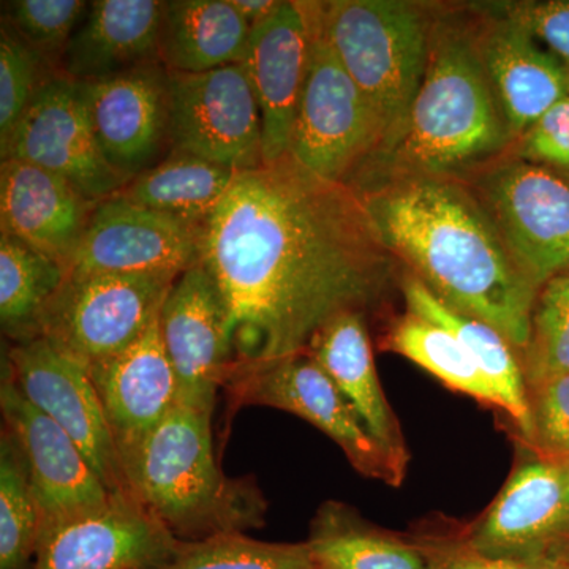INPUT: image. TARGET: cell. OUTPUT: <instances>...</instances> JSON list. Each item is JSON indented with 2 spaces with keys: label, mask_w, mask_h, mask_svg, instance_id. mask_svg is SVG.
<instances>
[{
  "label": "cell",
  "mask_w": 569,
  "mask_h": 569,
  "mask_svg": "<svg viewBox=\"0 0 569 569\" xmlns=\"http://www.w3.org/2000/svg\"><path fill=\"white\" fill-rule=\"evenodd\" d=\"M200 263L227 309L230 378L307 353L343 313L367 316L397 266L361 198L290 153L238 171L204 223Z\"/></svg>",
  "instance_id": "cell-1"
},
{
  "label": "cell",
  "mask_w": 569,
  "mask_h": 569,
  "mask_svg": "<svg viewBox=\"0 0 569 569\" xmlns=\"http://www.w3.org/2000/svg\"><path fill=\"white\" fill-rule=\"evenodd\" d=\"M358 197L397 263L445 305L492 326L523 353L539 288L462 179H397Z\"/></svg>",
  "instance_id": "cell-2"
},
{
  "label": "cell",
  "mask_w": 569,
  "mask_h": 569,
  "mask_svg": "<svg viewBox=\"0 0 569 569\" xmlns=\"http://www.w3.org/2000/svg\"><path fill=\"white\" fill-rule=\"evenodd\" d=\"M515 144L475 43L470 6L437 7L429 62L397 140L356 168V194L397 179L462 178Z\"/></svg>",
  "instance_id": "cell-3"
},
{
  "label": "cell",
  "mask_w": 569,
  "mask_h": 569,
  "mask_svg": "<svg viewBox=\"0 0 569 569\" xmlns=\"http://www.w3.org/2000/svg\"><path fill=\"white\" fill-rule=\"evenodd\" d=\"M211 418L178 403L121 456L130 496L181 541L261 529L268 512L254 479L220 468Z\"/></svg>",
  "instance_id": "cell-4"
},
{
  "label": "cell",
  "mask_w": 569,
  "mask_h": 569,
  "mask_svg": "<svg viewBox=\"0 0 569 569\" xmlns=\"http://www.w3.org/2000/svg\"><path fill=\"white\" fill-rule=\"evenodd\" d=\"M437 7L408 0L317 2L325 39L376 114L381 134L376 152L389 148L406 126L426 77Z\"/></svg>",
  "instance_id": "cell-5"
},
{
  "label": "cell",
  "mask_w": 569,
  "mask_h": 569,
  "mask_svg": "<svg viewBox=\"0 0 569 569\" xmlns=\"http://www.w3.org/2000/svg\"><path fill=\"white\" fill-rule=\"evenodd\" d=\"M516 263L541 290L569 272V179L511 152L462 176Z\"/></svg>",
  "instance_id": "cell-6"
},
{
  "label": "cell",
  "mask_w": 569,
  "mask_h": 569,
  "mask_svg": "<svg viewBox=\"0 0 569 569\" xmlns=\"http://www.w3.org/2000/svg\"><path fill=\"white\" fill-rule=\"evenodd\" d=\"M178 279V274H67L44 312L40 337L89 369L148 331Z\"/></svg>",
  "instance_id": "cell-7"
},
{
  "label": "cell",
  "mask_w": 569,
  "mask_h": 569,
  "mask_svg": "<svg viewBox=\"0 0 569 569\" xmlns=\"http://www.w3.org/2000/svg\"><path fill=\"white\" fill-rule=\"evenodd\" d=\"M376 114L318 24L290 156L328 181L346 183L380 146Z\"/></svg>",
  "instance_id": "cell-8"
},
{
  "label": "cell",
  "mask_w": 569,
  "mask_h": 569,
  "mask_svg": "<svg viewBox=\"0 0 569 569\" xmlns=\"http://www.w3.org/2000/svg\"><path fill=\"white\" fill-rule=\"evenodd\" d=\"M171 151L241 171L263 163L261 112L242 63L168 78Z\"/></svg>",
  "instance_id": "cell-9"
},
{
  "label": "cell",
  "mask_w": 569,
  "mask_h": 569,
  "mask_svg": "<svg viewBox=\"0 0 569 569\" xmlns=\"http://www.w3.org/2000/svg\"><path fill=\"white\" fill-rule=\"evenodd\" d=\"M231 410L260 406L277 408L306 419L342 449L362 477L399 488L403 478L367 432L361 419L328 373L307 353L246 370L227 387Z\"/></svg>",
  "instance_id": "cell-10"
},
{
  "label": "cell",
  "mask_w": 569,
  "mask_h": 569,
  "mask_svg": "<svg viewBox=\"0 0 569 569\" xmlns=\"http://www.w3.org/2000/svg\"><path fill=\"white\" fill-rule=\"evenodd\" d=\"M2 160H21L61 176L92 201H103L130 181L107 162L93 133L80 82L47 78L0 149Z\"/></svg>",
  "instance_id": "cell-11"
},
{
  "label": "cell",
  "mask_w": 569,
  "mask_h": 569,
  "mask_svg": "<svg viewBox=\"0 0 569 569\" xmlns=\"http://www.w3.org/2000/svg\"><path fill=\"white\" fill-rule=\"evenodd\" d=\"M32 406L69 433L111 493H130L121 455L88 367L39 337L3 353Z\"/></svg>",
  "instance_id": "cell-12"
},
{
  "label": "cell",
  "mask_w": 569,
  "mask_h": 569,
  "mask_svg": "<svg viewBox=\"0 0 569 569\" xmlns=\"http://www.w3.org/2000/svg\"><path fill=\"white\" fill-rule=\"evenodd\" d=\"M170 533L130 493L40 523L31 569H151L178 548Z\"/></svg>",
  "instance_id": "cell-13"
},
{
  "label": "cell",
  "mask_w": 569,
  "mask_h": 569,
  "mask_svg": "<svg viewBox=\"0 0 569 569\" xmlns=\"http://www.w3.org/2000/svg\"><path fill=\"white\" fill-rule=\"evenodd\" d=\"M201 234V227L112 194L93 209L67 271L181 276L200 263Z\"/></svg>",
  "instance_id": "cell-14"
},
{
  "label": "cell",
  "mask_w": 569,
  "mask_h": 569,
  "mask_svg": "<svg viewBox=\"0 0 569 569\" xmlns=\"http://www.w3.org/2000/svg\"><path fill=\"white\" fill-rule=\"evenodd\" d=\"M565 467L541 456L520 463L488 512L460 541L482 556L559 563L569 545Z\"/></svg>",
  "instance_id": "cell-15"
},
{
  "label": "cell",
  "mask_w": 569,
  "mask_h": 569,
  "mask_svg": "<svg viewBox=\"0 0 569 569\" xmlns=\"http://www.w3.org/2000/svg\"><path fill=\"white\" fill-rule=\"evenodd\" d=\"M164 350L178 381V403L212 415L233 367L227 309L201 263L176 280L160 310Z\"/></svg>",
  "instance_id": "cell-16"
},
{
  "label": "cell",
  "mask_w": 569,
  "mask_h": 569,
  "mask_svg": "<svg viewBox=\"0 0 569 569\" xmlns=\"http://www.w3.org/2000/svg\"><path fill=\"white\" fill-rule=\"evenodd\" d=\"M0 411L3 429L24 456L41 522L88 511L110 500L112 493L69 433L22 395L6 358Z\"/></svg>",
  "instance_id": "cell-17"
},
{
  "label": "cell",
  "mask_w": 569,
  "mask_h": 569,
  "mask_svg": "<svg viewBox=\"0 0 569 569\" xmlns=\"http://www.w3.org/2000/svg\"><path fill=\"white\" fill-rule=\"evenodd\" d=\"M316 36V2H280L254 26L242 66L261 112L263 163L290 153Z\"/></svg>",
  "instance_id": "cell-18"
},
{
  "label": "cell",
  "mask_w": 569,
  "mask_h": 569,
  "mask_svg": "<svg viewBox=\"0 0 569 569\" xmlns=\"http://www.w3.org/2000/svg\"><path fill=\"white\" fill-rule=\"evenodd\" d=\"M475 43L512 140L569 97V70L492 2L475 3Z\"/></svg>",
  "instance_id": "cell-19"
},
{
  "label": "cell",
  "mask_w": 569,
  "mask_h": 569,
  "mask_svg": "<svg viewBox=\"0 0 569 569\" xmlns=\"http://www.w3.org/2000/svg\"><path fill=\"white\" fill-rule=\"evenodd\" d=\"M168 78L162 62L78 81L107 162L132 179L156 164L168 138Z\"/></svg>",
  "instance_id": "cell-20"
},
{
  "label": "cell",
  "mask_w": 569,
  "mask_h": 569,
  "mask_svg": "<svg viewBox=\"0 0 569 569\" xmlns=\"http://www.w3.org/2000/svg\"><path fill=\"white\" fill-rule=\"evenodd\" d=\"M88 370L121 456L178 406V381L164 350L160 317L132 346Z\"/></svg>",
  "instance_id": "cell-21"
},
{
  "label": "cell",
  "mask_w": 569,
  "mask_h": 569,
  "mask_svg": "<svg viewBox=\"0 0 569 569\" xmlns=\"http://www.w3.org/2000/svg\"><path fill=\"white\" fill-rule=\"evenodd\" d=\"M99 203L78 192L61 176L21 160H2V233L28 242L66 268Z\"/></svg>",
  "instance_id": "cell-22"
},
{
  "label": "cell",
  "mask_w": 569,
  "mask_h": 569,
  "mask_svg": "<svg viewBox=\"0 0 569 569\" xmlns=\"http://www.w3.org/2000/svg\"><path fill=\"white\" fill-rule=\"evenodd\" d=\"M307 355L335 381L397 473L406 478L410 455L402 427L378 378L367 316L348 312L329 321Z\"/></svg>",
  "instance_id": "cell-23"
},
{
  "label": "cell",
  "mask_w": 569,
  "mask_h": 569,
  "mask_svg": "<svg viewBox=\"0 0 569 569\" xmlns=\"http://www.w3.org/2000/svg\"><path fill=\"white\" fill-rule=\"evenodd\" d=\"M167 2L97 0L67 43L62 77L91 81L160 62V33Z\"/></svg>",
  "instance_id": "cell-24"
},
{
  "label": "cell",
  "mask_w": 569,
  "mask_h": 569,
  "mask_svg": "<svg viewBox=\"0 0 569 569\" xmlns=\"http://www.w3.org/2000/svg\"><path fill=\"white\" fill-rule=\"evenodd\" d=\"M400 284L407 312L432 321L458 337L496 392L500 403L498 408L507 411L518 426L520 436L530 443L533 437L530 395L515 347L492 326L445 305L417 277L407 274Z\"/></svg>",
  "instance_id": "cell-25"
},
{
  "label": "cell",
  "mask_w": 569,
  "mask_h": 569,
  "mask_svg": "<svg viewBox=\"0 0 569 569\" xmlns=\"http://www.w3.org/2000/svg\"><path fill=\"white\" fill-rule=\"evenodd\" d=\"M250 32L230 0H173L164 7L160 62L174 73L241 63Z\"/></svg>",
  "instance_id": "cell-26"
},
{
  "label": "cell",
  "mask_w": 569,
  "mask_h": 569,
  "mask_svg": "<svg viewBox=\"0 0 569 569\" xmlns=\"http://www.w3.org/2000/svg\"><path fill=\"white\" fill-rule=\"evenodd\" d=\"M306 542L317 569H432L421 541L378 529L340 501L321 505Z\"/></svg>",
  "instance_id": "cell-27"
},
{
  "label": "cell",
  "mask_w": 569,
  "mask_h": 569,
  "mask_svg": "<svg viewBox=\"0 0 569 569\" xmlns=\"http://www.w3.org/2000/svg\"><path fill=\"white\" fill-rule=\"evenodd\" d=\"M236 174L238 170L234 168L209 162L192 153L171 151L163 160L130 179L116 194L203 228Z\"/></svg>",
  "instance_id": "cell-28"
},
{
  "label": "cell",
  "mask_w": 569,
  "mask_h": 569,
  "mask_svg": "<svg viewBox=\"0 0 569 569\" xmlns=\"http://www.w3.org/2000/svg\"><path fill=\"white\" fill-rule=\"evenodd\" d=\"M66 266L14 236L0 234V325L14 343L41 335V321L66 282Z\"/></svg>",
  "instance_id": "cell-29"
},
{
  "label": "cell",
  "mask_w": 569,
  "mask_h": 569,
  "mask_svg": "<svg viewBox=\"0 0 569 569\" xmlns=\"http://www.w3.org/2000/svg\"><path fill=\"white\" fill-rule=\"evenodd\" d=\"M383 347L422 367L452 391L500 407L473 356L448 329L407 312L391 326Z\"/></svg>",
  "instance_id": "cell-30"
},
{
  "label": "cell",
  "mask_w": 569,
  "mask_h": 569,
  "mask_svg": "<svg viewBox=\"0 0 569 569\" xmlns=\"http://www.w3.org/2000/svg\"><path fill=\"white\" fill-rule=\"evenodd\" d=\"M40 511L28 466L17 440L0 436V569H31L40 531Z\"/></svg>",
  "instance_id": "cell-31"
},
{
  "label": "cell",
  "mask_w": 569,
  "mask_h": 569,
  "mask_svg": "<svg viewBox=\"0 0 569 569\" xmlns=\"http://www.w3.org/2000/svg\"><path fill=\"white\" fill-rule=\"evenodd\" d=\"M151 569H317L307 542H264L247 533L181 541Z\"/></svg>",
  "instance_id": "cell-32"
},
{
  "label": "cell",
  "mask_w": 569,
  "mask_h": 569,
  "mask_svg": "<svg viewBox=\"0 0 569 569\" xmlns=\"http://www.w3.org/2000/svg\"><path fill=\"white\" fill-rule=\"evenodd\" d=\"M520 362L529 392L569 373V272L552 277L539 290Z\"/></svg>",
  "instance_id": "cell-33"
},
{
  "label": "cell",
  "mask_w": 569,
  "mask_h": 569,
  "mask_svg": "<svg viewBox=\"0 0 569 569\" xmlns=\"http://www.w3.org/2000/svg\"><path fill=\"white\" fill-rule=\"evenodd\" d=\"M88 9L81 0H14L3 2V26L41 58L61 59Z\"/></svg>",
  "instance_id": "cell-34"
},
{
  "label": "cell",
  "mask_w": 569,
  "mask_h": 569,
  "mask_svg": "<svg viewBox=\"0 0 569 569\" xmlns=\"http://www.w3.org/2000/svg\"><path fill=\"white\" fill-rule=\"evenodd\" d=\"M44 59L2 26L0 33V149L9 144L41 82Z\"/></svg>",
  "instance_id": "cell-35"
},
{
  "label": "cell",
  "mask_w": 569,
  "mask_h": 569,
  "mask_svg": "<svg viewBox=\"0 0 569 569\" xmlns=\"http://www.w3.org/2000/svg\"><path fill=\"white\" fill-rule=\"evenodd\" d=\"M529 395L533 418L531 447L541 458L569 462V373L550 378Z\"/></svg>",
  "instance_id": "cell-36"
},
{
  "label": "cell",
  "mask_w": 569,
  "mask_h": 569,
  "mask_svg": "<svg viewBox=\"0 0 569 569\" xmlns=\"http://www.w3.org/2000/svg\"><path fill=\"white\" fill-rule=\"evenodd\" d=\"M509 152L569 179V97L546 111Z\"/></svg>",
  "instance_id": "cell-37"
},
{
  "label": "cell",
  "mask_w": 569,
  "mask_h": 569,
  "mask_svg": "<svg viewBox=\"0 0 569 569\" xmlns=\"http://www.w3.org/2000/svg\"><path fill=\"white\" fill-rule=\"evenodd\" d=\"M518 21L569 70V0H516L492 2Z\"/></svg>",
  "instance_id": "cell-38"
},
{
  "label": "cell",
  "mask_w": 569,
  "mask_h": 569,
  "mask_svg": "<svg viewBox=\"0 0 569 569\" xmlns=\"http://www.w3.org/2000/svg\"><path fill=\"white\" fill-rule=\"evenodd\" d=\"M432 569H567L556 561L498 559L468 549L460 538L421 541Z\"/></svg>",
  "instance_id": "cell-39"
},
{
  "label": "cell",
  "mask_w": 569,
  "mask_h": 569,
  "mask_svg": "<svg viewBox=\"0 0 569 569\" xmlns=\"http://www.w3.org/2000/svg\"><path fill=\"white\" fill-rule=\"evenodd\" d=\"M230 3L252 29L268 20L280 6L279 0H230Z\"/></svg>",
  "instance_id": "cell-40"
},
{
  "label": "cell",
  "mask_w": 569,
  "mask_h": 569,
  "mask_svg": "<svg viewBox=\"0 0 569 569\" xmlns=\"http://www.w3.org/2000/svg\"><path fill=\"white\" fill-rule=\"evenodd\" d=\"M557 561H559L561 567H565V568L569 569V545L567 546V548L561 550V553L559 556V560H557Z\"/></svg>",
  "instance_id": "cell-41"
},
{
  "label": "cell",
  "mask_w": 569,
  "mask_h": 569,
  "mask_svg": "<svg viewBox=\"0 0 569 569\" xmlns=\"http://www.w3.org/2000/svg\"><path fill=\"white\" fill-rule=\"evenodd\" d=\"M565 478H567V490L569 497V462H567V467H565Z\"/></svg>",
  "instance_id": "cell-42"
}]
</instances>
